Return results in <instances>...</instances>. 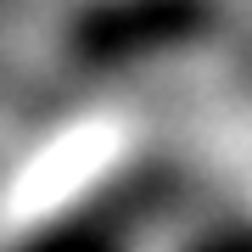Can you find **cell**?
<instances>
[{
  "label": "cell",
  "instance_id": "1",
  "mask_svg": "<svg viewBox=\"0 0 252 252\" xmlns=\"http://www.w3.org/2000/svg\"><path fill=\"white\" fill-rule=\"evenodd\" d=\"M213 0H95L79 23H73V45L84 56H129L190 39L207 28Z\"/></svg>",
  "mask_w": 252,
  "mask_h": 252
}]
</instances>
